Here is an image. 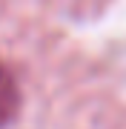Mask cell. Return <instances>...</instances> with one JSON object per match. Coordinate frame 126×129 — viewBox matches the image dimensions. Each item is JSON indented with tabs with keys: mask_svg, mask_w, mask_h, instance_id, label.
Instances as JSON below:
<instances>
[{
	"mask_svg": "<svg viewBox=\"0 0 126 129\" xmlns=\"http://www.w3.org/2000/svg\"><path fill=\"white\" fill-rule=\"evenodd\" d=\"M20 112V89L14 75L0 63V129H6Z\"/></svg>",
	"mask_w": 126,
	"mask_h": 129,
	"instance_id": "1",
	"label": "cell"
}]
</instances>
